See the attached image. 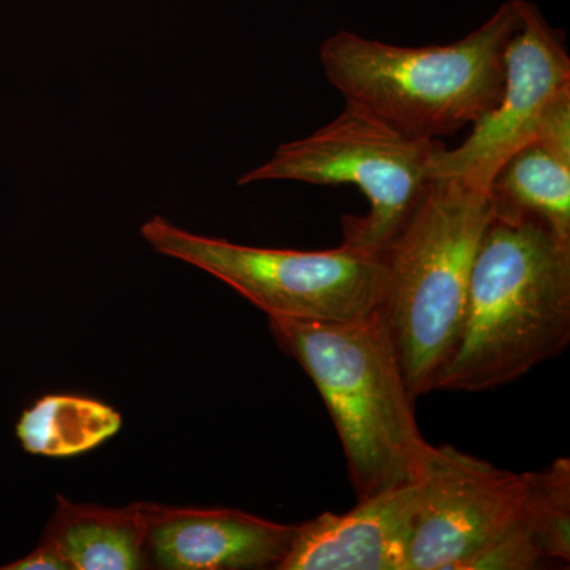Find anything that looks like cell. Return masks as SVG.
I'll return each mask as SVG.
<instances>
[{
    "mask_svg": "<svg viewBox=\"0 0 570 570\" xmlns=\"http://www.w3.org/2000/svg\"><path fill=\"white\" fill-rule=\"evenodd\" d=\"M519 521L543 561L570 562V460L558 459L538 472H524Z\"/></svg>",
    "mask_w": 570,
    "mask_h": 570,
    "instance_id": "5bb4252c",
    "label": "cell"
},
{
    "mask_svg": "<svg viewBox=\"0 0 570 570\" xmlns=\"http://www.w3.org/2000/svg\"><path fill=\"white\" fill-rule=\"evenodd\" d=\"M493 214L539 220L570 242V163L532 141L499 168L489 187Z\"/></svg>",
    "mask_w": 570,
    "mask_h": 570,
    "instance_id": "7c38bea8",
    "label": "cell"
},
{
    "mask_svg": "<svg viewBox=\"0 0 570 570\" xmlns=\"http://www.w3.org/2000/svg\"><path fill=\"white\" fill-rule=\"evenodd\" d=\"M269 332L321 393L356 498L415 482L430 442L420 433L415 400L374 311L351 322L269 317Z\"/></svg>",
    "mask_w": 570,
    "mask_h": 570,
    "instance_id": "3957f363",
    "label": "cell"
},
{
    "mask_svg": "<svg viewBox=\"0 0 570 570\" xmlns=\"http://www.w3.org/2000/svg\"><path fill=\"white\" fill-rule=\"evenodd\" d=\"M0 570H69L61 554L47 543H39L32 553L9 564L0 566Z\"/></svg>",
    "mask_w": 570,
    "mask_h": 570,
    "instance_id": "2e32d148",
    "label": "cell"
},
{
    "mask_svg": "<svg viewBox=\"0 0 570 570\" xmlns=\"http://www.w3.org/2000/svg\"><path fill=\"white\" fill-rule=\"evenodd\" d=\"M439 141L406 137L346 104L332 122L309 137L281 145L268 163L247 171L238 184H352L366 195L370 212L343 217V245L381 255L403 230L425 193L428 164Z\"/></svg>",
    "mask_w": 570,
    "mask_h": 570,
    "instance_id": "5b68a950",
    "label": "cell"
},
{
    "mask_svg": "<svg viewBox=\"0 0 570 570\" xmlns=\"http://www.w3.org/2000/svg\"><path fill=\"white\" fill-rule=\"evenodd\" d=\"M146 539L145 502L116 509L58 497L40 542L58 551L69 570H138L151 569Z\"/></svg>",
    "mask_w": 570,
    "mask_h": 570,
    "instance_id": "8fae6325",
    "label": "cell"
},
{
    "mask_svg": "<svg viewBox=\"0 0 570 570\" xmlns=\"http://www.w3.org/2000/svg\"><path fill=\"white\" fill-rule=\"evenodd\" d=\"M122 417L102 401L47 395L22 411L17 436L31 455L66 459L99 448L121 430Z\"/></svg>",
    "mask_w": 570,
    "mask_h": 570,
    "instance_id": "4fadbf2b",
    "label": "cell"
},
{
    "mask_svg": "<svg viewBox=\"0 0 570 570\" xmlns=\"http://www.w3.org/2000/svg\"><path fill=\"white\" fill-rule=\"evenodd\" d=\"M417 498V482L406 483L296 524L276 570H409Z\"/></svg>",
    "mask_w": 570,
    "mask_h": 570,
    "instance_id": "30bf717a",
    "label": "cell"
},
{
    "mask_svg": "<svg viewBox=\"0 0 570 570\" xmlns=\"http://www.w3.org/2000/svg\"><path fill=\"white\" fill-rule=\"evenodd\" d=\"M149 564L165 570L277 569L296 524L225 508H171L145 502Z\"/></svg>",
    "mask_w": 570,
    "mask_h": 570,
    "instance_id": "9c48e42d",
    "label": "cell"
},
{
    "mask_svg": "<svg viewBox=\"0 0 570 570\" xmlns=\"http://www.w3.org/2000/svg\"><path fill=\"white\" fill-rule=\"evenodd\" d=\"M570 343V242L530 217H491L459 340L434 390L487 392L519 381Z\"/></svg>",
    "mask_w": 570,
    "mask_h": 570,
    "instance_id": "6da1fadb",
    "label": "cell"
},
{
    "mask_svg": "<svg viewBox=\"0 0 570 570\" xmlns=\"http://www.w3.org/2000/svg\"><path fill=\"white\" fill-rule=\"evenodd\" d=\"M538 141L570 163V86L561 89L543 112Z\"/></svg>",
    "mask_w": 570,
    "mask_h": 570,
    "instance_id": "9a60e30c",
    "label": "cell"
},
{
    "mask_svg": "<svg viewBox=\"0 0 570 570\" xmlns=\"http://www.w3.org/2000/svg\"><path fill=\"white\" fill-rule=\"evenodd\" d=\"M156 253L208 273L268 317L351 322L370 317L382 276L381 255L346 245L328 250L266 249L190 234L163 216L142 225Z\"/></svg>",
    "mask_w": 570,
    "mask_h": 570,
    "instance_id": "8992f818",
    "label": "cell"
},
{
    "mask_svg": "<svg viewBox=\"0 0 570 570\" xmlns=\"http://www.w3.org/2000/svg\"><path fill=\"white\" fill-rule=\"evenodd\" d=\"M409 570H472L519 520L524 474L497 468L453 445L426 450Z\"/></svg>",
    "mask_w": 570,
    "mask_h": 570,
    "instance_id": "52a82bcc",
    "label": "cell"
},
{
    "mask_svg": "<svg viewBox=\"0 0 570 570\" xmlns=\"http://www.w3.org/2000/svg\"><path fill=\"white\" fill-rule=\"evenodd\" d=\"M521 26V0H508L464 39L409 48L340 31L321 45L326 80L346 104L417 140L455 135L497 107L505 48Z\"/></svg>",
    "mask_w": 570,
    "mask_h": 570,
    "instance_id": "7a4b0ae2",
    "label": "cell"
},
{
    "mask_svg": "<svg viewBox=\"0 0 570 570\" xmlns=\"http://www.w3.org/2000/svg\"><path fill=\"white\" fill-rule=\"evenodd\" d=\"M504 89L493 110L472 126L463 145L439 141L428 178L452 179L489 193L499 168L524 146L538 141L543 112L570 86V58L560 33L538 6L521 0V26L505 48Z\"/></svg>",
    "mask_w": 570,
    "mask_h": 570,
    "instance_id": "ba28073f",
    "label": "cell"
},
{
    "mask_svg": "<svg viewBox=\"0 0 570 570\" xmlns=\"http://www.w3.org/2000/svg\"><path fill=\"white\" fill-rule=\"evenodd\" d=\"M491 217L489 194L433 179L381 254L374 314L387 328L415 401L433 392L459 340L472 265Z\"/></svg>",
    "mask_w": 570,
    "mask_h": 570,
    "instance_id": "277c9868",
    "label": "cell"
}]
</instances>
